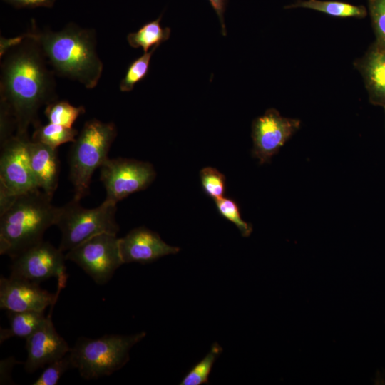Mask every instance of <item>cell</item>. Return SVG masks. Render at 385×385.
I'll use <instances>...</instances> for the list:
<instances>
[{"mask_svg": "<svg viewBox=\"0 0 385 385\" xmlns=\"http://www.w3.org/2000/svg\"><path fill=\"white\" fill-rule=\"evenodd\" d=\"M26 34L1 58L0 108L14 117L18 135H28L29 126L40 123L41 107L58 100L56 74L38 43Z\"/></svg>", "mask_w": 385, "mask_h": 385, "instance_id": "obj_1", "label": "cell"}, {"mask_svg": "<svg viewBox=\"0 0 385 385\" xmlns=\"http://www.w3.org/2000/svg\"><path fill=\"white\" fill-rule=\"evenodd\" d=\"M31 24L28 32L40 45L56 75L77 81L87 89L98 85L103 64L96 51L94 29L70 22L53 31L39 29L34 19Z\"/></svg>", "mask_w": 385, "mask_h": 385, "instance_id": "obj_2", "label": "cell"}, {"mask_svg": "<svg viewBox=\"0 0 385 385\" xmlns=\"http://www.w3.org/2000/svg\"><path fill=\"white\" fill-rule=\"evenodd\" d=\"M41 190L16 196L0 212V254L13 259L43 240L46 230L56 225L59 207Z\"/></svg>", "mask_w": 385, "mask_h": 385, "instance_id": "obj_3", "label": "cell"}, {"mask_svg": "<svg viewBox=\"0 0 385 385\" xmlns=\"http://www.w3.org/2000/svg\"><path fill=\"white\" fill-rule=\"evenodd\" d=\"M117 134V128L113 122L92 118L84 123L72 142L68 156L73 199L80 201L88 194L92 175L108 158V153Z\"/></svg>", "mask_w": 385, "mask_h": 385, "instance_id": "obj_4", "label": "cell"}, {"mask_svg": "<svg viewBox=\"0 0 385 385\" xmlns=\"http://www.w3.org/2000/svg\"><path fill=\"white\" fill-rule=\"evenodd\" d=\"M146 335L145 332L132 335L107 334L91 339L80 337L69 355L75 369L85 379L109 376L129 361L130 349Z\"/></svg>", "mask_w": 385, "mask_h": 385, "instance_id": "obj_5", "label": "cell"}, {"mask_svg": "<svg viewBox=\"0 0 385 385\" xmlns=\"http://www.w3.org/2000/svg\"><path fill=\"white\" fill-rule=\"evenodd\" d=\"M116 205L102 202L95 208H85L72 200L59 207L56 225L61 232L58 248L68 251L88 239L101 233L117 235Z\"/></svg>", "mask_w": 385, "mask_h": 385, "instance_id": "obj_6", "label": "cell"}, {"mask_svg": "<svg viewBox=\"0 0 385 385\" xmlns=\"http://www.w3.org/2000/svg\"><path fill=\"white\" fill-rule=\"evenodd\" d=\"M29 135H14L1 145L0 211L15 197L38 190L28 153Z\"/></svg>", "mask_w": 385, "mask_h": 385, "instance_id": "obj_7", "label": "cell"}, {"mask_svg": "<svg viewBox=\"0 0 385 385\" xmlns=\"http://www.w3.org/2000/svg\"><path fill=\"white\" fill-rule=\"evenodd\" d=\"M100 170V180L106 192L103 202L113 205L146 189L156 176L151 163L130 158H108Z\"/></svg>", "mask_w": 385, "mask_h": 385, "instance_id": "obj_8", "label": "cell"}, {"mask_svg": "<svg viewBox=\"0 0 385 385\" xmlns=\"http://www.w3.org/2000/svg\"><path fill=\"white\" fill-rule=\"evenodd\" d=\"M65 257L78 265L99 285L108 283L123 264L119 238L111 233H101L88 239L67 251Z\"/></svg>", "mask_w": 385, "mask_h": 385, "instance_id": "obj_9", "label": "cell"}, {"mask_svg": "<svg viewBox=\"0 0 385 385\" xmlns=\"http://www.w3.org/2000/svg\"><path fill=\"white\" fill-rule=\"evenodd\" d=\"M63 252L43 240L12 259L10 276L38 284L52 277L67 280L66 259Z\"/></svg>", "mask_w": 385, "mask_h": 385, "instance_id": "obj_10", "label": "cell"}, {"mask_svg": "<svg viewBox=\"0 0 385 385\" xmlns=\"http://www.w3.org/2000/svg\"><path fill=\"white\" fill-rule=\"evenodd\" d=\"M299 125L297 119L283 117L274 108L267 110L252 123V156L260 164L269 163Z\"/></svg>", "mask_w": 385, "mask_h": 385, "instance_id": "obj_11", "label": "cell"}, {"mask_svg": "<svg viewBox=\"0 0 385 385\" xmlns=\"http://www.w3.org/2000/svg\"><path fill=\"white\" fill-rule=\"evenodd\" d=\"M66 282H58L56 294L42 289L38 284L11 277L0 278V308L7 312L44 310L56 303Z\"/></svg>", "mask_w": 385, "mask_h": 385, "instance_id": "obj_12", "label": "cell"}, {"mask_svg": "<svg viewBox=\"0 0 385 385\" xmlns=\"http://www.w3.org/2000/svg\"><path fill=\"white\" fill-rule=\"evenodd\" d=\"M54 304L43 324L26 341L27 352L26 371L32 373L68 354L71 350L66 341L58 334L53 324L51 314Z\"/></svg>", "mask_w": 385, "mask_h": 385, "instance_id": "obj_13", "label": "cell"}, {"mask_svg": "<svg viewBox=\"0 0 385 385\" xmlns=\"http://www.w3.org/2000/svg\"><path fill=\"white\" fill-rule=\"evenodd\" d=\"M119 249L123 264L151 263L163 256L180 251L179 247L169 245L158 233L145 227L134 228L119 238Z\"/></svg>", "mask_w": 385, "mask_h": 385, "instance_id": "obj_14", "label": "cell"}, {"mask_svg": "<svg viewBox=\"0 0 385 385\" xmlns=\"http://www.w3.org/2000/svg\"><path fill=\"white\" fill-rule=\"evenodd\" d=\"M28 153L38 188L53 197L58 187L60 173V162L56 148L30 139Z\"/></svg>", "mask_w": 385, "mask_h": 385, "instance_id": "obj_15", "label": "cell"}, {"mask_svg": "<svg viewBox=\"0 0 385 385\" xmlns=\"http://www.w3.org/2000/svg\"><path fill=\"white\" fill-rule=\"evenodd\" d=\"M8 317L9 327L0 330L1 344L14 337L26 339L46 319L44 312L38 311L8 312Z\"/></svg>", "mask_w": 385, "mask_h": 385, "instance_id": "obj_16", "label": "cell"}, {"mask_svg": "<svg viewBox=\"0 0 385 385\" xmlns=\"http://www.w3.org/2000/svg\"><path fill=\"white\" fill-rule=\"evenodd\" d=\"M162 16L160 14L155 20L143 24L137 31L128 34V44L133 48H141L143 52L146 53L167 41L170 38L171 29L161 26Z\"/></svg>", "mask_w": 385, "mask_h": 385, "instance_id": "obj_17", "label": "cell"}, {"mask_svg": "<svg viewBox=\"0 0 385 385\" xmlns=\"http://www.w3.org/2000/svg\"><path fill=\"white\" fill-rule=\"evenodd\" d=\"M78 134V130L73 127L68 128L52 123L41 125L39 123L34 127L31 140L57 148L62 144L73 142Z\"/></svg>", "mask_w": 385, "mask_h": 385, "instance_id": "obj_18", "label": "cell"}, {"mask_svg": "<svg viewBox=\"0 0 385 385\" xmlns=\"http://www.w3.org/2000/svg\"><path fill=\"white\" fill-rule=\"evenodd\" d=\"M222 351L221 346L217 342H214L207 355L189 370L180 384L201 385L208 384L212 368Z\"/></svg>", "mask_w": 385, "mask_h": 385, "instance_id": "obj_19", "label": "cell"}, {"mask_svg": "<svg viewBox=\"0 0 385 385\" xmlns=\"http://www.w3.org/2000/svg\"><path fill=\"white\" fill-rule=\"evenodd\" d=\"M86 111L84 106H74L67 101L56 100L47 106L44 114L49 123L72 128L76 119Z\"/></svg>", "mask_w": 385, "mask_h": 385, "instance_id": "obj_20", "label": "cell"}, {"mask_svg": "<svg viewBox=\"0 0 385 385\" xmlns=\"http://www.w3.org/2000/svg\"><path fill=\"white\" fill-rule=\"evenodd\" d=\"M291 7L311 9L339 17H359L364 14V10L359 6L339 1L308 0L292 5Z\"/></svg>", "mask_w": 385, "mask_h": 385, "instance_id": "obj_21", "label": "cell"}, {"mask_svg": "<svg viewBox=\"0 0 385 385\" xmlns=\"http://www.w3.org/2000/svg\"><path fill=\"white\" fill-rule=\"evenodd\" d=\"M159 46H155L148 52L134 60L128 66L124 77L120 83V91H131L137 83L143 80L148 74L151 57Z\"/></svg>", "mask_w": 385, "mask_h": 385, "instance_id": "obj_22", "label": "cell"}, {"mask_svg": "<svg viewBox=\"0 0 385 385\" xmlns=\"http://www.w3.org/2000/svg\"><path fill=\"white\" fill-rule=\"evenodd\" d=\"M200 178L204 192L214 201L225 197L226 178L215 168L205 167L200 172Z\"/></svg>", "mask_w": 385, "mask_h": 385, "instance_id": "obj_23", "label": "cell"}, {"mask_svg": "<svg viewBox=\"0 0 385 385\" xmlns=\"http://www.w3.org/2000/svg\"><path fill=\"white\" fill-rule=\"evenodd\" d=\"M215 202L219 214L225 220L233 223L242 237H247L250 235L252 227L242 219L238 204L233 199L223 197Z\"/></svg>", "mask_w": 385, "mask_h": 385, "instance_id": "obj_24", "label": "cell"}, {"mask_svg": "<svg viewBox=\"0 0 385 385\" xmlns=\"http://www.w3.org/2000/svg\"><path fill=\"white\" fill-rule=\"evenodd\" d=\"M366 66L371 85L376 92L385 98V52L374 53Z\"/></svg>", "mask_w": 385, "mask_h": 385, "instance_id": "obj_25", "label": "cell"}, {"mask_svg": "<svg viewBox=\"0 0 385 385\" xmlns=\"http://www.w3.org/2000/svg\"><path fill=\"white\" fill-rule=\"evenodd\" d=\"M74 369L69 353L62 358L46 365L33 385H56L62 375L68 369Z\"/></svg>", "mask_w": 385, "mask_h": 385, "instance_id": "obj_26", "label": "cell"}, {"mask_svg": "<svg viewBox=\"0 0 385 385\" xmlns=\"http://www.w3.org/2000/svg\"><path fill=\"white\" fill-rule=\"evenodd\" d=\"M372 14L377 33L385 42V0H375Z\"/></svg>", "mask_w": 385, "mask_h": 385, "instance_id": "obj_27", "label": "cell"}, {"mask_svg": "<svg viewBox=\"0 0 385 385\" xmlns=\"http://www.w3.org/2000/svg\"><path fill=\"white\" fill-rule=\"evenodd\" d=\"M17 364H23L16 361L14 357H9L1 360L0 362V384H13L11 376L14 366Z\"/></svg>", "mask_w": 385, "mask_h": 385, "instance_id": "obj_28", "label": "cell"}, {"mask_svg": "<svg viewBox=\"0 0 385 385\" xmlns=\"http://www.w3.org/2000/svg\"><path fill=\"white\" fill-rule=\"evenodd\" d=\"M16 8L52 7L56 0H3Z\"/></svg>", "mask_w": 385, "mask_h": 385, "instance_id": "obj_29", "label": "cell"}, {"mask_svg": "<svg viewBox=\"0 0 385 385\" xmlns=\"http://www.w3.org/2000/svg\"><path fill=\"white\" fill-rule=\"evenodd\" d=\"M27 36V34L24 33L19 36L11 38L1 36L0 38V57L4 56L6 53L14 46L19 45Z\"/></svg>", "mask_w": 385, "mask_h": 385, "instance_id": "obj_30", "label": "cell"}, {"mask_svg": "<svg viewBox=\"0 0 385 385\" xmlns=\"http://www.w3.org/2000/svg\"><path fill=\"white\" fill-rule=\"evenodd\" d=\"M212 9L217 14L220 26L221 33L224 36H227V29L225 24L224 14L227 5V0H208Z\"/></svg>", "mask_w": 385, "mask_h": 385, "instance_id": "obj_31", "label": "cell"}]
</instances>
